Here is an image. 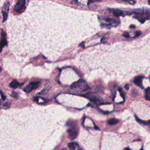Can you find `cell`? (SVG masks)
<instances>
[{
	"label": "cell",
	"instance_id": "obj_11",
	"mask_svg": "<svg viewBox=\"0 0 150 150\" xmlns=\"http://www.w3.org/2000/svg\"><path fill=\"white\" fill-rule=\"evenodd\" d=\"M118 120L116 119V118H111V119L109 120L108 121V123L110 125H114V124H116L117 123H118Z\"/></svg>",
	"mask_w": 150,
	"mask_h": 150
},
{
	"label": "cell",
	"instance_id": "obj_17",
	"mask_svg": "<svg viewBox=\"0 0 150 150\" xmlns=\"http://www.w3.org/2000/svg\"><path fill=\"white\" fill-rule=\"evenodd\" d=\"M12 96H13L14 97L17 98V97H18V94L17 93L13 92V94H12Z\"/></svg>",
	"mask_w": 150,
	"mask_h": 150
},
{
	"label": "cell",
	"instance_id": "obj_9",
	"mask_svg": "<svg viewBox=\"0 0 150 150\" xmlns=\"http://www.w3.org/2000/svg\"><path fill=\"white\" fill-rule=\"evenodd\" d=\"M113 14L116 17H120V16H124V13L123 11L119 10V9H116L113 11Z\"/></svg>",
	"mask_w": 150,
	"mask_h": 150
},
{
	"label": "cell",
	"instance_id": "obj_6",
	"mask_svg": "<svg viewBox=\"0 0 150 150\" xmlns=\"http://www.w3.org/2000/svg\"><path fill=\"white\" fill-rule=\"evenodd\" d=\"M68 136L70 140H73L76 138L77 136V131L75 129H70L68 130Z\"/></svg>",
	"mask_w": 150,
	"mask_h": 150
},
{
	"label": "cell",
	"instance_id": "obj_4",
	"mask_svg": "<svg viewBox=\"0 0 150 150\" xmlns=\"http://www.w3.org/2000/svg\"><path fill=\"white\" fill-rule=\"evenodd\" d=\"M41 83L39 82H32L28 86H27L26 88L24 89V91L27 93H29L32 92L34 90L36 89L39 88V86H40Z\"/></svg>",
	"mask_w": 150,
	"mask_h": 150
},
{
	"label": "cell",
	"instance_id": "obj_13",
	"mask_svg": "<svg viewBox=\"0 0 150 150\" xmlns=\"http://www.w3.org/2000/svg\"><path fill=\"white\" fill-rule=\"evenodd\" d=\"M118 2H125L130 4H134L136 1L134 0H117Z\"/></svg>",
	"mask_w": 150,
	"mask_h": 150
},
{
	"label": "cell",
	"instance_id": "obj_5",
	"mask_svg": "<svg viewBox=\"0 0 150 150\" xmlns=\"http://www.w3.org/2000/svg\"><path fill=\"white\" fill-rule=\"evenodd\" d=\"M7 45V41L6 40V34L4 31H2L1 32V39L0 41V52H1L3 48Z\"/></svg>",
	"mask_w": 150,
	"mask_h": 150
},
{
	"label": "cell",
	"instance_id": "obj_2",
	"mask_svg": "<svg viewBox=\"0 0 150 150\" xmlns=\"http://www.w3.org/2000/svg\"><path fill=\"white\" fill-rule=\"evenodd\" d=\"M71 88L73 89H78L82 91H86L90 89L85 81L83 80H80L72 84L71 86Z\"/></svg>",
	"mask_w": 150,
	"mask_h": 150
},
{
	"label": "cell",
	"instance_id": "obj_19",
	"mask_svg": "<svg viewBox=\"0 0 150 150\" xmlns=\"http://www.w3.org/2000/svg\"><path fill=\"white\" fill-rule=\"evenodd\" d=\"M141 32H140V31H138V32H136V36H135V37H138V36H140V35H141Z\"/></svg>",
	"mask_w": 150,
	"mask_h": 150
},
{
	"label": "cell",
	"instance_id": "obj_20",
	"mask_svg": "<svg viewBox=\"0 0 150 150\" xmlns=\"http://www.w3.org/2000/svg\"><path fill=\"white\" fill-rule=\"evenodd\" d=\"M125 89L126 90H129V84H126V85L125 86Z\"/></svg>",
	"mask_w": 150,
	"mask_h": 150
},
{
	"label": "cell",
	"instance_id": "obj_22",
	"mask_svg": "<svg viewBox=\"0 0 150 150\" xmlns=\"http://www.w3.org/2000/svg\"><path fill=\"white\" fill-rule=\"evenodd\" d=\"M135 26L134 25H131L130 26V28H135Z\"/></svg>",
	"mask_w": 150,
	"mask_h": 150
},
{
	"label": "cell",
	"instance_id": "obj_8",
	"mask_svg": "<svg viewBox=\"0 0 150 150\" xmlns=\"http://www.w3.org/2000/svg\"><path fill=\"white\" fill-rule=\"evenodd\" d=\"M143 76H137L134 79V83L139 86L140 88H143V83H142V81H143Z\"/></svg>",
	"mask_w": 150,
	"mask_h": 150
},
{
	"label": "cell",
	"instance_id": "obj_24",
	"mask_svg": "<svg viewBox=\"0 0 150 150\" xmlns=\"http://www.w3.org/2000/svg\"><path fill=\"white\" fill-rule=\"evenodd\" d=\"M148 4L150 5V0H148Z\"/></svg>",
	"mask_w": 150,
	"mask_h": 150
},
{
	"label": "cell",
	"instance_id": "obj_7",
	"mask_svg": "<svg viewBox=\"0 0 150 150\" xmlns=\"http://www.w3.org/2000/svg\"><path fill=\"white\" fill-rule=\"evenodd\" d=\"M68 147H69L70 150H82L79 144L76 143H74V142L69 143L68 144Z\"/></svg>",
	"mask_w": 150,
	"mask_h": 150
},
{
	"label": "cell",
	"instance_id": "obj_3",
	"mask_svg": "<svg viewBox=\"0 0 150 150\" xmlns=\"http://www.w3.org/2000/svg\"><path fill=\"white\" fill-rule=\"evenodd\" d=\"M15 11L18 13H22L26 9L25 0H19L15 6Z\"/></svg>",
	"mask_w": 150,
	"mask_h": 150
},
{
	"label": "cell",
	"instance_id": "obj_21",
	"mask_svg": "<svg viewBox=\"0 0 150 150\" xmlns=\"http://www.w3.org/2000/svg\"><path fill=\"white\" fill-rule=\"evenodd\" d=\"M1 97H2V99H3V100H5V96H4V95H3V94L1 93Z\"/></svg>",
	"mask_w": 150,
	"mask_h": 150
},
{
	"label": "cell",
	"instance_id": "obj_12",
	"mask_svg": "<svg viewBox=\"0 0 150 150\" xmlns=\"http://www.w3.org/2000/svg\"><path fill=\"white\" fill-rule=\"evenodd\" d=\"M145 97L147 100H150V88H147L145 90Z\"/></svg>",
	"mask_w": 150,
	"mask_h": 150
},
{
	"label": "cell",
	"instance_id": "obj_23",
	"mask_svg": "<svg viewBox=\"0 0 150 150\" xmlns=\"http://www.w3.org/2000/svg\"><path fill=\"white\" fill-rule=\"evenodd\" d=\"M1 71H2V68H1V67H0V72H1Z\"/></svg>",
	"mask_w": 150,
	"mask_h": 150
},
{
	"label": "cell",
	"instance_id": "obj_16",
	"mask_svg": "<svg viewBox=\"0 0 150 150\" xmlns=\"http://www.w3.org/2000/svg\"><path fill=\"white\" fill-rule=\"evenodd\" d=\"M118 91H119L120 93V95H121V96H122L123 99L124 100V99H125V96H124V93L123 91L121 89H118Z\"/></svg>",
	"mask_w": 150,
	"mask_h": 150
},
{
	"label": "cell",
	"instance_id": "obj_14",
	"mask_svg": "<svg viewBox=\"0 0 150 150\" xmlns=\"http://www.w3.org/2000/svg\"><path fill=\"white\" fill-rule=\"evenodd\" d=\"M8 17V12L5 11L3 12V22H5L7 19Z\"/></svg>",
	"mask_w": 150,
	"mask_h": 150
},
{
	"label": "cell",
	"instance_id": "obj_25",
	"mask_svg": "<svg viewBox=\"0 0 150 150\" xmlns=\"http://www.w3.org/2000/svg\"><path fill=\"white\" fill-rule=\"evenodd\" d=\"M66 150V149H65H65H63V150Z\"/></svg>",
	"mask_w": 150,
	"mask_h": 150
},
{
	"label": "cell",
	"instance_id": "obj_10",
	"mask_svg": "<svg viewBox=\"0 0 150 150\" xmlns=\"http://www.w3.org/2000/svg\"><path fill=\"white\" fill-rule=\"evenodd\" d=\"M19 86H20V83H19L16 80H13V81L10 84H9V86L13 89L17 88Z\"/></svg>",
	"mask_w": 150,
	"mask_h": 150
},
{
	"label": "cell",
	"instance_id": "obj_1",
	"mask_svg": "<svg viewBox=\"0 0 150 150\" xmlns=\"http://www.w3.org/2000/svg\"><path fill=\"white\" fill-rule=\"evenodd\" d=\"M135 18H137L140 22L144 23L145 20L150 18V13L149 11L137 10L135 12Z\"/></svg>",
	"mask_w": 150,
	"mask_h": 150
},
{
	"label": "cell",
	"instance_id": "obj_18",
	"mask_svg": "<svg viewBox=\"0 0 150 150\" xmlns=\"http://www.w3.org/2000/svg\"><path fill=\"white\" fill-rule=\"evenodd\" d=\"M123 35V36L125 38H129V34L128 33V32H124Z\"/></svg>",
	"mask_w": 150,
	"mask_h": 150
},
{
	"label": "cell",
	"instance_id": "obj_15",
	"mask_svg": "<svg viewBox=\"0 0 150 150\" xmlns=\"http://www.w3.org/2000/svg\"><path fill=\"white\" fill-rule=\"evenodd\" d=\"M136 120H137L138 122H139L140 123L143 124H149V123L146 122V121H143V120H139L137 117H136Z\"/></svg>",
	"mask_w": 150,
	"mask_h": 150
}]
</instances>
